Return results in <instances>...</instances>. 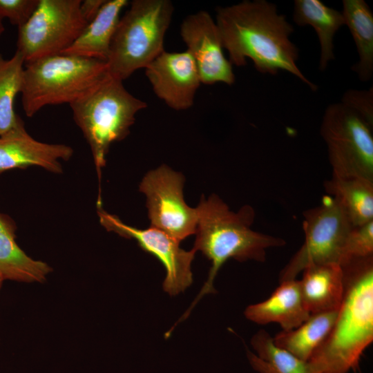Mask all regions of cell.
I'll return each instance as SVG.
<instances>
[{"label": "cell", "mask_w": 373, "mask_h": 373, "mask_svg": "<svg viewBox=\"0 0 373 373\" xmlns=\"http://www.w3.org/2000/svg\"><path fill=\"white\" fill-rule=\"evenodd\" d=\"M174 7L169 0H133L120 18L107 59L111 77L124 81L164 50Z\"/></svg>", "instance_id": "6"}, {"label": "cell", "mask_w": 373, "mask_h": 373, "mask_svg": "<svg viewBox=\"0 0 373 373\" xmlns=\"http://www.w3.org/2000/svg\"><path fill=\"white\" fill-rule=\"evenodd\" d=\"M39 0H0V19L8 18L17 28L30 18Z\"/></svg>", "instance_id": "26"}, {"label": "cell", "mask_w": 373, "mask_h": 373, "mask_svg": "<svg viewBox=\"0 0 373 373\" xmlns=\"http://www.w3.org/2000/svg\"><path fill=\"white\" fill-rule=\"evenodd\" d=\"M106 0L82 1L80 10L85 20L89 23L97 15Z\"/></svg>", "instance_id": "28"}, {"label": "cell", "mask_w": 373, "mask_h": 373, "mask_svg": "<svg viewBox=\"0 0 373 373\" xmlns=\"http://www.w3.org/2000/svg\"><path fill=\"white\" fill-rule=\"evenodd\" d=\"M196 210V238L193 249L200 251L211 261V266L207 281L182 320L188 316L203 296L216 292L213 281L219 269L229 259L262 262L266 260L267 249L286 245V241L280 237L251 229L255 211L249 205L234 212L213 194L207 199L202 197Z\"/></svg>", "instance_id": "3"}, {"label": "cell", "mask_w": 373, "mask_h": 373, "mask_svg": "<svg viewBox=\"0 0 373 373\" xmlns=\"http://www.w3.org/2000/svg\"><path fill=\"white\" fill-rule=\"evenodd\" d=\"M73 149L62 144L35 140L25 124L0 137V175L13 169L39 166L54 173L63 172L61 161H68Z\"/></svg>", "instance_id": "14"}, {"label": "cell", "mask_w": 373, "mask_h": 373, "mask_svg": "<svg viewBox=\"0 0 373 373\" xmlns=\"http://www.w3.org/2000/svg\"><path fill=\"white\" fill-rule=\"evenodd\" d=\"M216 23L231 65L245 66L249 58L259 73L276 75L285 70L317 90L296 65L298 48L289 39L294 27L274 3L245 0L218 7Z\"/></svg>", "instance_id": "1"}, {"label": "cell", "mask_w": 373, "mask_h": 373, "mask_svg": "<svg viewBox=\"0 0 373 373\" xmlns=\"http://www.w3.org/2000/svg\"><path fill=\"white\" fill-rule=\"evenodd\" d=\"M24 65V58L17 50L9 59L0 54V137L24 125L14 107L22 89Z\"/></svg>", "instance_id": "24"}, {"label": "cell", "mask_w": 373, "mask_h": 373, "mask_svg": "<svg viewBox=\"0 0 373 373\" xmlns=\"http://www.w3.org/2000/svg\"><path fill=\"white\" fill-rule=\"evenodd\" d=\"M109 75L106 61L57 55L25 63L21 103L31 117L46 106L70 104Z\"/></svg>", "instance_id": "5"}, {"label": "cell", "mask_w": 373, "mask_h": 373, "mask_svg": "<svg viewBox=\"0 0 373 373\" xmlns=\"http://www.w3.org/2000/svg\"><path fill=\"white\" fill-rule=\"evenodd\" d=\"M337 312L311 314L298 327L277 334L273 337L274 342L297 358L308 361L329 334Z\"/></svg>", "instance_id": "22"}, {"label": "cell", "mask_w": 373, "mask_h": 373, "mask_svg": "<svg viewBox=\"0 0 373 373\" xmlns=\"http://www.w3.org/2000/svg\"><path fill=\"white\" fill-rule=\"evenodd\" d=\"M183 175L166 165L150 171L142 179L140 191L146 197L151 227L179 242L195 233L198 213L183 196Z\"/></svg>", "instance_id": "10"}, {"label": "cell", "mask_w": 373, "mask_h": 373, "mask_svg": "<svg viewBox=\"0 0 373 373\" xmlns=\"http://www.w3.org/2000/svg\"><path fill=\"white\" fill-rule=\"evenodd\" d=\"M127 0H106L77 40L60 55L107 61L111 41Z\"/></svg>", "instance_id": "17"}, {"label": "cell", "mask_w": 373, "mask_h": 373, "mask_svg": "<svg viewBox=\"0 0 373 373\" xmlns=\"http://www.w3.org/2000/svg\"><path fill=\"white\" fill-rule=\"evenodd\" d=\"M310 314L296 279L280 282L267 299L249 305L245 311L248 320L259 325L277 323L285 331L298 327Z\"/></svg>", "instance_id": "15"}, {"label": "cell", "mask_w": 373, "mask_h": 373, "mask_svg": "<svg viewBox=\"0 0 373 373\" xmlns=\"http://www.w3.org/2000/svg\"><path fill=\"white\" fill-rule=\"evenodd\" d=\"M345 289L329 334L308 361L315 373H347L373 341V256L342 265Z\"/></svg>", "instance_id": "2"}, {"label": "cell", "mask_w": 373, "mask_h": 373, "mask_svg": "<svg viewBox=\"0 0 373 373\" xmlns=\"http://www.w3.org/2000/svg\"><path fill=\"white\" fill-rule=\"evenodd\" d=\"M69 105L73 119L90 146L100 180L111 144L127 137L135 115L147 104L131 95L123 81L108 75Z\"/></svg>", "instance_id": "4"}, {"label": "cell", "mask_w": 373, "mask_h": 373, "mask_svg": "<svg viewBox=\"0 0 373 373\" xmlns=\"http://www.w3.org/2000/svg\"><path fill=\"white\" fill-rule=\"evenodd\" d=\"M323 186L326 193L341 206L353 227L373 220V181L332 174Z\"/></svg>", "instance_id": "21"}, {"label": "cell", "mask_w": 373, "mask_h": 373, "mask_svg": "<svg viewBox=\"0 0 373 373\" xmlns=\"http://www.w3.org/2000/svg\"><path fill=\"white\" fill-rule=\"evenodd\" d=\"M3 280H4L3 278L2 277V276L0 274V289H1V285H2L3 282Z\"/></svg>", "instance_id": "30"}, {"label": "cell", "mask_w": 373, "mask_h": 373, "mask_svg": "<svg viewBox=\"0 0 373 373\" xmlns=\"http://www.w3.org/2000/svg\"><path fill=\"white\" fill-rule=\"evenodd\" d=\"M371 256H373V220L350 229L344 243L340 265L352 258Z\"/></svg>", "instance_id": "25"}, {"label": "cell", "mask_w": 373, "mask_h": 373, "mask_svg": "<svg viewBox=\"0 0 373 373\" xmlns=\"http://www.w3.org/2000/svg\"><path fill=\"white\" fill-rule=\"evenodd\" d=\"M17 226L7 214L0 212V274L5 280L42 283L52 268L28 256L16 242Z\"/></svg>", "instance_id": "18"}, {"label": "cell", "mask_w": 373, "mask_h": 373, "mask_svg": "<svg viewBox=\"0 0 373 373\" xmlns=\"http://www.w3.org/2000/svg\"><path fill=\"white\" fill-rule=\"evenodd\" d=\"M251 344L256 354L247 350V356L251 367L258 373H315L309 361L277 346L264 329L254 335Z\"/></svg>", "instance_id": "23"}, {"label": "cell", "mask_w": 373, "mask_h": 373, "mask_svg": "<svg viewBox=\"0 0 373 373\" xmlns=\"http://www.w3.org/2000/svg\"><path fill=\"white\" fill-rule=\"evenodd\" d=\"M373 126L342 103L325 109L321 124L332 175L373 181Z\"/></svg>", "instance_id": "7"}, {"label": "cell", "mask_w": 373, "mask_h": 373, "mask_svg": "<svg viewBox=\"0 0 373 373\" xmlns=\"http://www.w3.org/2000/svg\"><path fill=\"white\" fill-rule=\"evenodd\" d=\"M293 20L298 26L308 25L314 28L321 48L319 70H325L334 59V37L345 25L342 13L319 0H295Z\"/></svg>", "instance_id": "19"}, {"label": "cell", "mask_w": 373, "mask_h": 373, "mask_svg": "<svg viewBox=\"0 0 373 373\" xmlns=\"http://www.w3.org/2000/svg\"><path fill=\"white\" fill-rule=\"evenodd\" d=\"M5 30V28H4V26L3 24V21L2 20L0 19V36L1 35V34L4 32Z\"/></svg>", "instance_id": "29"}, {"label": "cell", "mask_w": 373, "mask_h": 373, "mask_svg": "<svg viewBox=\"0 0 373 373\" xmlns=\"http://www.w3.org/2000/svg\"><path fill=\"white\" fill-rule=\"evenodd\" d=\"M81 0H39L35 12L18 28L17 50L25 63L60 55L81 35L88 23Z\"/></svg>", "instance_id": "8"}, {"label": "cell", "mask_w": 373, "mask_h": 373, "mask_svg": "<svg viewBox=\"0 0 373 373\" xmlns=\"http://www.w3.org/2000/svg\"><path fill=\"white\" fill-rule=\"evenodd\" d=\"M153 92L176 111L191 108L201 81L195 61L187 50H164L145 67Z\"/></svg>", "instance_id": "13"}, {"label": "cell", "mask_w": 373, "mask_h": 373, "mask_svg": "<svg viewBox=\"0 0 373 373\" xmlns=\"http://www.w3.org/2000/svg\"><path fill=\"white\" fill-rule=\"evenodd\" d=\"M305 241L281 270L279 282L296 279L314 264H341L346 237L352 225L334 198L326 195L321 203L303 213Z\"/></svg>", "instance_id": "9"}, {"label": "cell", "mask_w": 373, "mask_h": 373, "mask_svg": "<svg viewBox=\"0 0 373 373\" xmlns=\"http://www.w3.org/2000/svg\"><path fill=\"white\" fill-rule=\"evenodd\" d=\"M347 90L341 103L360 115L373 126V89Z\"/></svg>", "instance_id": "27"}, {"label": "cell", "mask_w": 373, "mask_h": 373, "mask_svg": "<svg viewBox=\"0 0 373 373\" xmlns=\"http://www.w3.org/2000/svg\"><path fill=\"white\" fill-rule=\"evenodd\" d=\"M97 215L100 224L107 231L135 240L142 249L155 256L163 265L166 270L163 282L165 292L175 296L191 285V262L195 250L182 249L178 241L156 228L150 227L142 229L129 226L117 216L104 211L102 204H97Z\"/></svg>", "instance_id": "11"}, {"label": "cell", "mask_w": 373, "mask_h": 373, "mask_svg": "<svg viewBox=\"0 0 373 373\" xmlns=\"http://www.w3.org/2000/svg\"><path fill=\"white\" fill-rule=\"evenodd\" d=\"M180 32L195 61L201 83H234L232 65L224 55L218 26L209 13L200 10L186 16Z\"/></svg>", "instance_id": "12"}, {"label": "cell", "mask_w": 373, "mask_h": 373, "mask_svg": "<svg viewBox=\"0 0 373 373\" xmlns=\"http://www.w3.org/2000/svg\"><path fill=\"white\" fill-rule=\"evenodd\" d=\"M303 271L299 284L308 312L315 314L338 310L345 289L341 266L337 263L314 264Z\"/></svg>", "instance_id": "16"}, {"label": "cell", "mask_w": 373, "mask_h": 373, "mask_svg": "<svg viewBox=\"0 0 373 373\" xmlns=\"http://www.w3.org/2000/svg\"><path fill=\"white\" fill-rule=\"evenodd\" d=\"M341 13L358 55L351 68L361 82H368L373 75V13L363 0H343Z\"/></svg>", "instance_id": "20"}]
</instances>
